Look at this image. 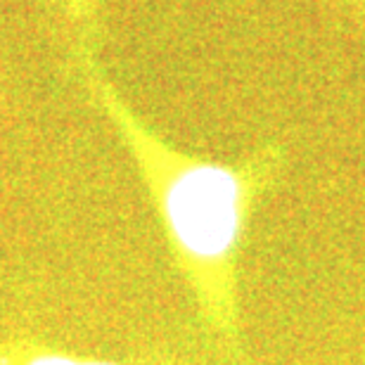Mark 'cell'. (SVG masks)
Here are the masks:
<instances>
[{
  "label": "cell",
  "mask_w": 365,
  "mask_h": 365,
  "mask_svg": "<svg viewBox=\"0 0 365 365\" xmlns=\"http://www.w3.org/2000/svg\"><path fill=\"white\" fill-rule=\"evenodd\" d=\"M166 240L207 325L237 341V257L252 211L275 185L287 150L268 143L240 164L180 155L119 112Z\"/></svg>",
  "instance_id": "1"
},
{
  "label": "cell",
  "mask_w": 365,
  "mask_h": 365,
  "mask_svg": "<svg viewBox=\"0 0 365 365\" xmlns=\"http://www.w3.org/2000/svg\"><path fill=\"white\" fill-rule=\"evenodd\" d=\"M0 365H123L105 359H83V356H69L60 351H34L19 359H3Z\"/></svg>",
  "instance_id": "2"
},
{
  "label": "cell",
  "mask_w": 365,
  "mask_h": 365,
  "mask_svg": "<svg viewBox=\"0 0 365 365\" xmlns=\"http://www.w3.org/2000/svg\"><path fill=\"white\" fill-rule=\"evenodd\" d=\"M323 3L339 10L341 14H346L349 19L365 29V0H323Z\"/></svg>",
  "instance_id": "3"
}]
</instances>
